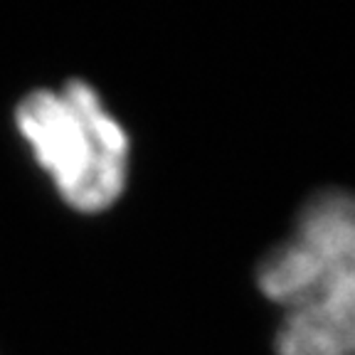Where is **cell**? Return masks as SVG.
<instances>
[{"instance_id": "obj_2", "label": "cell", "mask_w": 355, "mask_h": 355, "mask_svg": "<svg viewBox=\"0 0 355 355\" xmlns=\"http://www.w3.org/2000/svg\"><path fill=\"white\" fill-rule=\"evenodd\" d=\"M12 126L69 210L99 215L126 193L131 136L89 82L28 92L15 104Z\"/></svg>"}, {"instance_id": "obj_1", "label": "cell", "mask_w": 355, "mask_h": 355, "mask_svg": "<svg viewBox=\"0 0 355 355\" xmlns=\"http://www.w3.org/2000/svg\"><path fill=\"white\" fill-rule=\"evenodd\" d=\"M257 286L282 311L277 355H355V195L311 198L259 261Z\"/></svg>"}]
</instances>
